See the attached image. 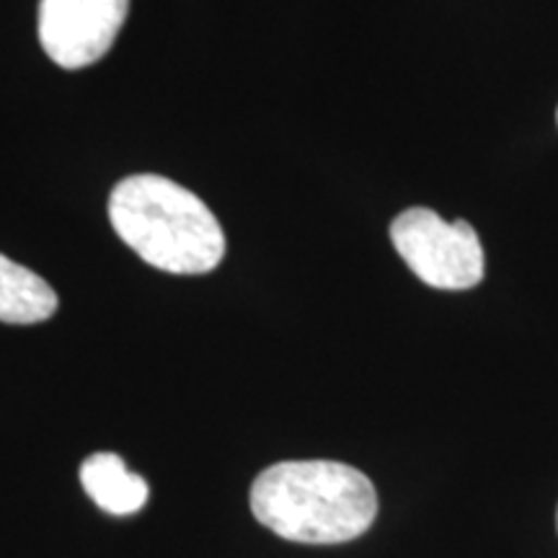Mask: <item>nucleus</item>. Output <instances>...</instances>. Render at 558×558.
Wrapping results in <instances>:
<instances>
[{"label": "nucleus", "mask_w": 558, "mask_h": 558, "mask_svg": "<svg viewBox=\"0 0 558 558\" xmlns=\"http://www.w3.org/2000/svg\"><path fill=\"white\" fill-rule=\"evenodd\" d=\"M254 518L284 541L337 546L367 533L378 494L365 473L337 460H288L251 486Z\"/></svg>", "instance_id": "1"}, {"label": "nucleus", "mask_w": 558, "mask_h": 558, "mask_svg": "<svg viewBox=\"0 0 558 558\" xmlns=\"http://www.w3.org/2000/svg\"><path fill=\"white\" fill-rule=\"evenodd\" d=\"M109 220L140 259L169 275H207L226 256V233L213 209L156 173L122 179L111 192Z\"/></svg>", "instance_id": "2"}, {"label": "nucleus", "mask_w": 558, "mask_h": 558, "mask_svg": "<svg viewBox=\"0 0 558 558\" xmlns=\"http://www.w3.org/2000/svg\"><path fill=\"white\" fill-rule=\"evenodd\" d=\"M390 241L429 288L471 290L484 279V246L471 222H448L435 209L411 207L390 222Z\"/></svg>", "instance_id": "3"}, {"label": "nucleus", "mask_w": 558, "mask_h": 558, "mask_svg": "<svg viewBox=\"0 0 558 558\" xmlns=\"http://www.w3.org/2000/svg\"><path fill=\"white\" fill-rule=\"evenodd\" d=\"M128 11L130 0H41L39 41L54 65L88 68L111 50Z\"/></svg>", "instance_id": "4"}, {"label": "nucleus", "mask_w": 558, "mask_h": 558, "mask_svg": "<svg viewBox=\"0 0 558 558\" xmlns=\"http://www.w3.org/2000/svg\"><path fill=\"white\" fill-rule=\"evenodd\" d=\"M81 484L96 507L109 514H135L148 501V484L117 452H94L83 460Z\"/></svg>", "instance_id": "5"}, {"label": "nucleus", "mask_w": 558, "mask_h": 558, "mask_svg": "<svg viewBox=\"0 0 558 558\" xmlns=\"http://www.w3.org/2000/svg\"><path fill=\"white\" fill-rule=\"evenodd\" d=\"M58 292L45 279L0 254V320L3 324H41L58 313Z\"/></svg>", "instance_id": "6"}, {"label": "nucleus", "mask_w": 558, "mask_h": 558, "mask_svg": "<svg viewBox=\"0 0 558 558\" xmlns=\"http://www.w3.org/2000/svg\"><path fill=\"white\" fill-rule=\"evenodd\" d=\"M556 525H558V514H556Z\"/></svg>", "instance_id": "7"}]
</instances>
